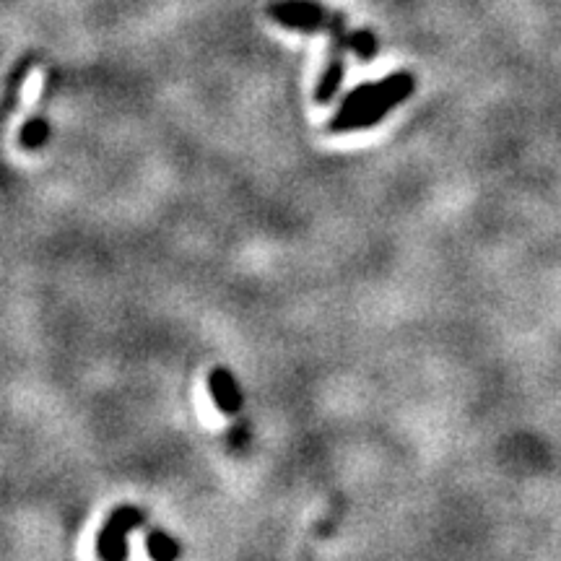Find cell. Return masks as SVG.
Wrapping results in <instances>:
<instances>
[{"label":"cell","instance_id":"cell-6","mask_svg":"<svg viewBox=\"0 0 561 561\" xmlns=\"http://www.w3.org/2000/svg\"><path fill=\"white\" fill-rule=\"evenodd\" d=\"M146 551L156 561H172L180 556L182 549L172 536H167L162 530H151L149 536H146Z\"/></svg>","mask_w":561,"mask_h":561},{"label":"cell","instance_id":"cell-3","mask_svg":"<svg viewBox=\"0 0 561 561\" xmlns=\"http://www.w3.org/2000/svg\"><path fill=\"white\" fill-rule=\"evenodd\" d=\"M143 525V512L138 507L123 504L112 510L104 528L97 536V556L107 561H120L128 556V536Z\"/></svg>","mask_w":561,"mask_h":561},{"label":"cell","instance_id":"cell-8","mask_svg":"<svg viewBox=\"0 0 561 561\" xmlns=\"http://www.w3.org/2000/svg\"><path fill=\"white\" fill-rule=\"evenodd\" d=\"M351 50L359 55L362 60H369L377 55L380 45H377V37L367 29H359V32H351Z\"/></svg>","mask_w":561,"mask_h":561},{"label":"cell","instance_id":"cell-9","mask_svg":"<svg viewBox=\"0 0 561 561\" xmlns=\"http://www.w3.org/2000/svg\"><path fill=\"white\" fill-rule=\"evenodd\" d=\"M29 60H19V65H16V71H13L11 81H8V91H6V110L11 112L13 104H16V89L21 86V81L26 78V73H29Z\"/></svg>","mask_w":561,"mask_h":561},{"label":"cell","instance_id":"cell-5","mask_svg":"<svg viewBox=\"0 0 561 561\" xmlns=\"http://www.w3.org/2000/svg\"><path fill=\"white\" fill-rule=\"evenodd\" d=\"M208 390H211L216 408L224 416H237L242 411V390H239L237 380H234V374L229 369H211V374H208Z\"/></svg>","mask_w":561,"mask_h":561},{"label":"cell","instance_id":"cell-1","mask_svg":"<svg viewBox=\"0 0 561 561\" xmlns=\"http://www.w3.org/2000/svg\"><path fill=\"white\" fill-rule=\"evenodd\" d=\"M416 91V78L408 71L390 73L380 81H364L343 97L341 107L330 117V133H354L382 123L398 104Z\"/></svg>","mask_w":561,"mask_h":561},{"label":"cell","instance_id":"cell-2","mask_svg":"<svg viewBox=\"0 0 561 561\" xmlns=\"http://www.w3.org/2000/svg\"><path fill=\"white\" fill-rule=\"evenodd\" d=\"M268 16L286 29L304 34H333L346 26L341 13L328 11L317 0H276L268 6Z\"/></svg>","mask_w":561,"mask_h":561},{"label":"cell","instance_id":"cell-7","mask_svg":"<svg viewBox=\"0 0 561 561\" xmlns=\"http://www.w3.org/2000/svg\"><path fill=\"white\" fill-rule=\"evenodd\" d=\"M47 138H50V123H47L45 117H32V120H26V125L19 133V143L26 151H34L39 149V146H45Z\"/></svg>","mask_w":561,"mask_h":561},{"label":"cell","instance_id":"cell-4","mask_svg":"<svg viewBox=\"0 0 561 561\" xmlns=\"http://www.w3.org/2000/svg\"><path fill=\"white\" fill-rule=\"evenodd\" d=\"M328 55H325V68L320 73L315 89L317 104H330L336 99L338 89L343 84V71H346V50H351V32H346V26L328 34Z\"/></svg>","mask_w":561,"mask_h":561}]
</instances>
